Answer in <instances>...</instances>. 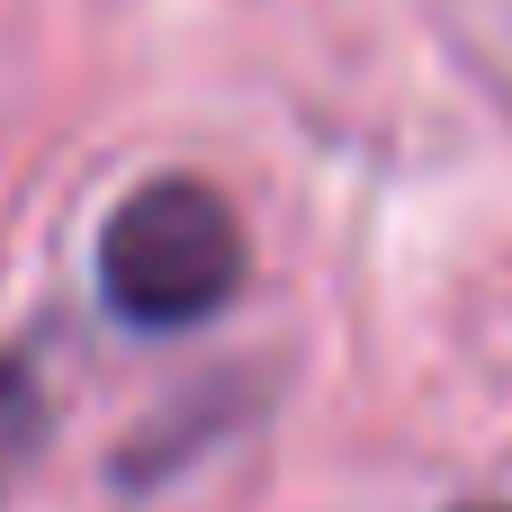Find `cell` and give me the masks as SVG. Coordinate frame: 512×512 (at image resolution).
Wrapping results in <instances>:
<instances>
[{
  "mask_svg": "<svg viewBox=\"0 0 512 512\" xmlns=\"http://www.w3.org/2000/svg\"><path fill=\"white\" fill-rule=\"evenodd\" d=\"M243 288V225L207 180H144L99 234V297L144 333H189Z\"/></svg>",
  "mask_w": 512,
  "mask_h": 512,
  "instance_id": "1",
  "label": "cell"
},
{
  "mask_svg": "<svg viewBox=\"0 0 512 512\" xmlns=\"http://www.w3.org/2000/svg\"><path fill=\"white\" fill-rule=\"evenodd\" d=\"M18 423H27V369H18V360L0 351V441H9Z\"/></svg>",
  "mask_w": 512,
  "mask_h": 512,
  "instance_id": "2",
  "label": "cell"
},
{
  "mask_svg": "<svg viewBox=\"0 0 512 512\" xmlns=\"http://www.w3.org/2000/svg\"><path fill=\"white\" fill-rule=\"evenodd\" d=\"M459 512H512V504H459Z\"/></svg>",
  "mask_w": 512,
  "mask_h": 512,
  "instance_id": "3",
  "label": "cell"
}]
</instances>
